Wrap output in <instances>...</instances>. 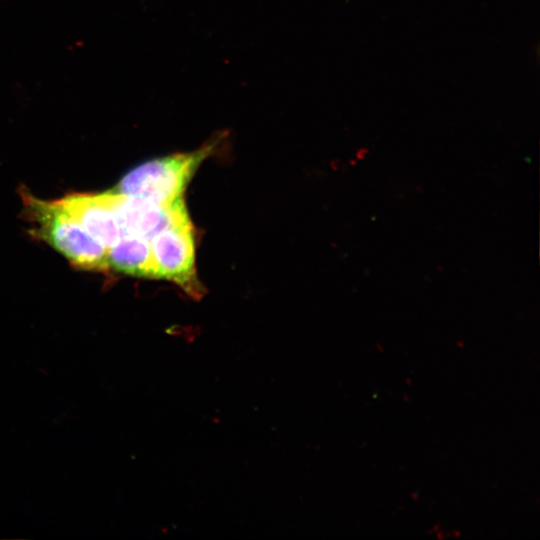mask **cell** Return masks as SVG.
Wrapping results in <instances>:
<instances>
[{"label": "cell", "instance_id": "cell-1", "mask_svg": "<svg viewBox=\"0 0 540 540\" xmlns=\"http://www.w3.org/2000/svg\"><path fill=\"white\" fill-rule=\"evenodd\" d=\"M25 212L32 222L33 233L65 256L77 268L108 270L107 247L86 229L57 201H45L22 192Z\"/></svg>", "mask_w": 540, "mask_h": 540}, {"label": "cell", "instance_id": "cell-2", "mask_svg": "<svg viewBox=\"0 0 540 540\" xmlns=\"http://www.w3.org/2000/svg\"><path fill=\"white\" fill-rule=\"evenodd\" d=\"M221 141L219 134L197 150L146 161L129 171L113 190L157 204H171L183 198L191 178Z\"/></svg>", "mask_w": 540, "mask_h": 540}, {"label": "cell", "instance_id": "cell-3", "mask_svg": "<svg viewBox=\"0 0 540 540\" xmlns=\"http://www.w3.org/2000/svg\"><path fill=\"white\" fill-rule=\"evenodd\" d=\"M154 278L172 281L193 298L203 289L195 266V239L190 220L170 225L150 239Z\"/></svg>", "mask_w": 540, "mask_h": 540}, {"label": "cell", "instance_id": "cell-4", "mask_svg": "<svg viewBox=\"0 0 540 540\" xmlns=\"http://www.w3.org/2000/svg\"><path fill=\"white\" fill-rule=\"evenodd\" d=\"M96 196L114 214L123 234L139 235L150 240L164 228L190 220L183 198L162 205L114 190Z\"/></svg>", "mask_w": 540, "mask_h": 540}, {"label": "cell", "instance_id": "cell-5", "mask_svg": "<svg viewBox=\"0 0 540 540\" xmlns=\"http://www.w3.org/2000/svg\"><path fill=\"white\" fill-rule=\"evenodd\" d=\"M57 202L107 248L123 235L114 214L96 194H69Z\"/></svg>", "mask_w": 540, "mask_h": 540}, {"label": "cell", "instance_id": "cell-6", "mask_svg": "<svg viewBox=\"0 0 540 540\" xmlns=\"http://www.w3.org/2000/svg\"><path fill=\"white\" fill-rule=\"evenodd\" d=\"M108 268L127 275L154 278L150 240L134 234H123L107 248Z\"/></svg>", "mask_w": 540, "mask_h": 540}]
</instances>
